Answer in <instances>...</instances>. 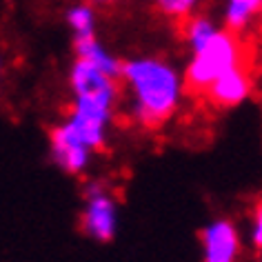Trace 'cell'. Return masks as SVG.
Segmentation results:
<instances>
[{
    "label": "cell",
    "mask_w": 262,
    "mask_h": 262,
    "mask_svg": "<svg viewBox=\"0 0 262 262\" xmlns=\"http://www.w3.org/2000/svg\"><path fill=\"white\" fill-rule=\"evenodd\" d=\"M120 82L136 124L156 129L180 109L187 94L185 71L162 56H136L124 60Z\"/></svg>",
    "instance_id": "cell-1"
},
{
    "label": "cell",
    "mask_w": 262,
    "mask_h": 262,
    "mask_svg": "<svg viewBox=\"0 0 262 262\" xmlns=\"http://www.w3.org/2000/svg\"><path fill=\"white\" fill-rule=\"evenodd\" d=\"M67 80L71 109L62 124L91 151H98L107 140L120 102V80L80 58H74Z\"/></svg>",
    "instance_id": "cell-2"
},
{
    "label": "cell",
    "mask_w": 262,
    "mask_h": 262,
    "mask_svg": "<svg viewBox=\"0 0 262 262\" xmlns=\"http://www.w3.org/2000/svg\"><path fill=\"white\" fill-rule=\"evenodd\" d=\"M242 60V45L238 36L227 27H222L211 40L193 49L185 67L187 87L198 94H207V89L229 69L238 67Z\"/></svg>",
    "instance_id": "cell-3"
},
{
    "label": "cell",
    "mask_w": 262,
    "mask_h": 262,
    "mask_svg": "<svg viewBox=\"0 0 262 262\" xmlns=\"http://www.w3.org/2000/svg\"><path fill=\"white\" fill-rule=\"evenodd\" d=\"M118 211L116 202L100 182H89L84 191V213L82 229L98 242H109L116 235Z\"/></svg>",
    "instance_id": "cell-4"
},
{
    "label": "cell",
    "mask_w": 262,
    "mask_h": 262,
    "mask_svg": "<svg viewBox=\"0 0 262 262\" xmlns=\"http://www.w3.org/2000/svg\"><path fill=\"white\" fill-rule=\"evenodd\" d=\"M49 151L51 160L67 173H82L89 167L94 151L76 138L71 131L60 122L49 134Z\"/></svg>",
    "instance_id": "cell-5"
},
{
    "label": "cell",
    "mask_w": 262,
    "mask_h": 262,
    "mask_svg": "<svg viewBox=\"0 0 262 262\" xmlns=\"http://www.w3.org/2000/svg\"><path fill=\"white\" fill-rule=\"evenodd\" d=\"M240 238L231 220H213L202 231V262H235Z\"/></svg>",
    "instance_id": "cell-6"
},
{
    "label": "cell",
    "mask_w": 262,
    "mask_h": 262,
    "mask_svg": "<svg viewBox=\"0 0 262 262\" xmlns=\"http://www.w3.org/2000/svg\"><path fill=\"white\" fill-rule=\"evenodd\" d=\"M253 82H251V74L238 64V67L229 69L227 74H222L211 87L207 89V100L215 104V107L229 109V107H238L251 96Z\"/></svg>",
    "instance_id": "cell-7"
},
{
    "label": "cell",
    "mask_w": 262,
    "mask_h": 262,
    "mask_svg": "<svg viewBox=\"0 0 262 262\" xmlns=\"http://www.w3.org/2000/svg\"><path fill=\"white\" fill-rule=\"evenodd\" d=\"M74 54H76V58L96 64V67L102 69L104 74H109V76H114V78L120 80L124 60H120V58H118L98 36L82 38V40H74Z\"/></svg>",
    "instance_id": "cell-8"
},
{
    "label": "cell",
    "mask_w": 262,
    "mask_h": 262,
    "mask_svg": "<svg viewBox=\"0 0 262 262\" xmlns=\"http://www.w3.org/2000/svg\"><path fill=\"white\" fill-rule=\"evenodd\" d=\"M262 16V0H225L222 20L233 34L249 29Z\"/></svg>",
    "instance_id": "cell-9"
},
{
    "label": "cell",
    "mask_w": 262,
    "mask_h": 262,
    "mask_svg": "<svg viewBox=\"0 0 262 262\" xmlns=\"http://www.w3.org/2000/svg\"><path fill=\"white\" fill-rule=\"evenodd\" d=\"M64 25L71 31L74 40H82V38H91L98 34V14L96 7L89 3H74L64 11Z\"/></svg>",
    "instance_id": "cell-10"
},
{
    "label": "cell",
    "mask_w": 262,
    "mask_h": 262,
    "mask_svg": "<svg viewBox=\"0 0 262 262\" xmlns=\"http://www.w3.org/2000/svg\"><path fill=\"white\" fill-rule=\"evenodd\" d=\"M151 5L160 16L169 18V20L187 23L189 18L198 14L202 0H151Z\"/></svg>",
    "instance_id": "cell-11"
},
{
    "label": "cell",
    "mask_w": 262,
    "mask_h": 262,
    "mask_svg": "<svg viewBox=\"0 0 262 262\" xmlns=\"http://www.w3.org/2000/svg\"><path fill=\"white\" fill-rule=\"evenodd\" d=\"M251 242L258 249H262V202L255 207L253 222H251Z\"/></svg>",
    "instance_id": "cell-12"
},
{
    "label": "cell",
    "mask_w": 262,
    "mask_h": 262,
    "mask_svg": "<svg viewBox=\"0 0 262 262\" xmlns=\"http://www.w3.org/2000/svg\"><path fill=\"white\" fill-rule=\"evenodd\" d=\"M84 3L94 5V7H111V5H118V3H124V0H84Z\"/></svg>",
    "instance_id": "cell-13"
}]
</instances>
